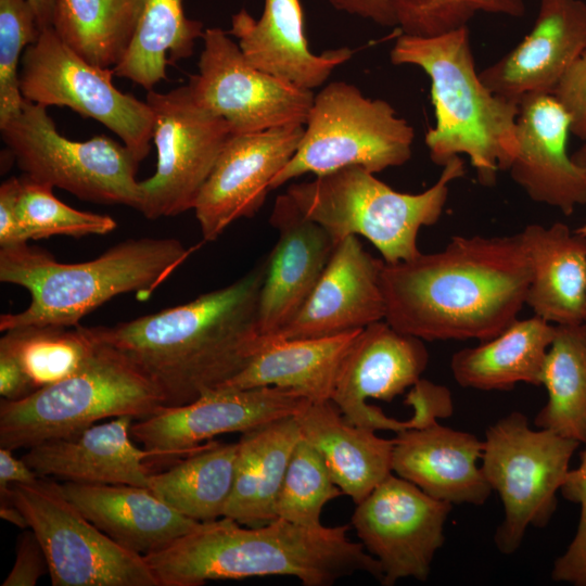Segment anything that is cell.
<instances>
[{
    "label": "cell",
    "mask_w": 586,
    "mask_h": 586,
    "mask_svg": "<svg viewBox=\"0 0 586 586\" xmlns=\"http://www.w3.org/2000/svg\"><path fill=\"white\" fill-rule=\"evenodd\" d=\"M451 506L393 474L356 505L352 525L365 549L381 564L382 585L392 586L406 577L428 579L445 540Z\"/></svg>",
    "instance_id": "obj_15"
},
{
    "label": "cell",
    "mask_w": 586,
    "mask_h": 586,
    "mask_svg": "<svg viewBox=\"0 0 586 586\" xmlns=\"http://www.w3.org/2000/svg\"><path fill=\"white\" fill-rule=\"evenodd\" d=\"M585 51L586 2L540 0L531 31L479 74L494 93L520 102L532 94H551Z\"/></svg>",
    "instance_id": "obj_21"
},
{
    "label": "cell",
    "mask_w": 586,
    "mask_h": 586,
    "mask_svg": "<svg viewBox=\"0 0 586 586\" xmlns=\"http://www.w3.org/2000/svg\"><path fill=\"white\" fill-rule=\"evenodd\" d=\"M270 224L278 241L267 256L257 322L263 337L275 336L301 309L335 246L331 235L307 218L286 194L277 196Z\"/></svg>",
    "instance_id": "obj_22"
},
{
    "label": "cell",
    "mask_w": 586,
    "mask_h": 586,
    "mask_svg": "<svg viewBox=\"0 0 586 586\" xmlns=\"http://www.w3.org/2000/svg\"><path fill=\"white\" fill-rule=\"evenodd\" d=\"M531 267L525 304L552 324L584 321L586 237L562 222L527 225L519 232Z\"/></svg>",
    "instance_id": "obj_27"
},
{
    "label": "cell",
    "mask_w": 586,
    "mask_h": 586,
    "mask_svg": "<svg viewBox=\"0 0 586 586\" xmlns=\"http://www.w3.org/2000/svg\"><path fill=\"white\" fill-rule=\"evenodd\" d=\"M113 68L95 66L46 28L22 56L20 88L25 100L66 106L117 135L138 163L151 150L153 114L146 101L113 85Z\"/></svg>",
    "instance_id": "obj_12"
},
{
    "label": "cell",
    "mask_w": 586,
    "mask_h": 586,
    "mask_svg": "<svg viewBox=\"0 0 586 586\" xmlns=\"http://www.w3.org/2000/svg\"><path fill=\"white\" fill-rule=\"evenodd\" d=\"M24 513L40 542L53 586H160L144 556L95 526L64 494L61 484L39 477L0 487Z\"/></svg>",
    "instance_id": "obj_11"
},
{
    "label": "cell",
    "mask_w": 586,
    "mask_h": 586,
    "mask_svg": "<svg viewBox=\"0 0 586 586\" xmlns=\"http://www.w3.org/2000/svg\"><path fill=\"white\" fill-rule=\"evenodd\" d=\"M146 0H59L52 28L87 62L114 68L126 54Z\"/></svg>",
    "instance_id": "obj_34"
},
{
    "label": "cell",
    "mask_w": 586,
    "mask_h": 586,
    "mask_svg": "<svg viewBox=\"0 0 586 586\" xmlns=\"http://www.w3.org/2000/svg\"><path fill=\"white\" fill-rule=\"evenodd\" d=\"M227 33L255 67L307 90L320 87L353 55L347 47L321 54L310 51L301 0H264L258 20L241 9L231 16Z\"/></svg>",
    "instance_id": "obj_24"
},
{
    "label": "cell",
    "mask_w": 586,
    "mask_h": 586,
    "mask_svg": "<svg viewBox=\"0 0 586 586\" xmlns=\"http://www.w3.org/2000/svg\"><path fill=\"white\" fill-rule=\"evenodd\" d=\"M309 403L295 391L275 386L215 390L187 405L164 407L153 416L133 421L130 431L152 458L190 455L217 435L242 434L294 417Z\"/></svg>",
    "instance_id": "obj_16"
},
{
    "label": "cell",
    "mask_w": 586,
    "mask_h": 586,
    "mask_svg": "<svg viewBox=\"0 0 586 586\" xmlns=\"http://www.w3.org/2000/svg\"><path fill=\"white\" fill-rule=\"evenodd\" d=\"M415 130L382 99H370L353 84L332 81L317 94L292 158L270 189L303 176L359 166L373 174L407 163Z\"/></svg>",
    "instance_id": "obj_8"
},
{
    "label": "cell",
    "mask_w": 586,
    "mask_h": 586,
    "mask_svg": "<svg viewBox=\"0 0 586 586\" xmlns=\"http://www.w3.org/2000/svg\"><path fill=\"white\" fill-rule=\"evenodd\" d=\"M301 438L295 416L242 433L238 442L233 487L224 517L251 527L277 519V498Z\"/></svg>",
    "instance_id": "obj_30"
},
{
    "label": "cell",
    "mask_w": 586,
    "mask_h": 586,
    "mask_svg": "<svg viewBox=\"0 0 586 586\" xmlns=\"http://www.w3.org/2000/svg\"><path fill=\"white\" fill-rule=\"evenodd\" d=\"M156 169L140 181L139 211L154 220L193 209L218 156L233 136L228 123L202 107L188 85L148 91Z\"/></svg>",
    "instance_id": "obj_13"
},
{
    "label": "cell",
    "mask_w": 586,
    "mask_h": 586,
    "mask_svg": "<svg viewBox=\"0 0 586 586\" xmlns=\"http://www.w3.org/2000/svg\"><path fill=\"white\" fill-rule=\"evenodd\" d=\"M349 525L304 526L277 518L257 527L230 518L201 522L164 548L145 555L160 586L208 581L293 576L304 586H331L355 573L382 581L383 571Z\"/></svg>",
    "instance_id": "obj_3"
},
{
    "label": "cell",
    "mask_w": 586,
    "mask_h": 586,
    "mask_svg": "<svg viewBox=\"0 0 586 586\" xmlns=\"http://www.w3.org/2000/svg\"><path fill=\"white\" fill-rule=\"evenodd\" d=\"M35 390L16 357L0 347V395L3 399L17 400Z\"/></svg>",
    "instance_id": "obj_45"
},
{
    "label": "cell",
    "mask_w": 586,
    "mask_h": 586,
    "mask_svg": "<svg viewBox=\"0 0 586 586\" xmlns=\"http://www.w3.org/2000/svg\"><path fill=\"white\" fill-rule=\"evenodd\" d=\"M530 280L520 233L456 235L442 251L384 262V320L423 341H486L519 318Z\"/></svg>",
    "instance_id": "obj_1"
},
{
    "label": "cell",
    "mask_w": 586,
    "mask_h": 586,
    "mask_svg": "<svg viewBox=\"0 0 586 586\" xmlns=\"http://www.w3.org/2000/svg\"><path fill=\"white\" fill-rule=\"evenodd\" d=\"M342 494L321 455L302 437L290 458L276 515L300 525L317 526L321 524L324 505Z\"/></svg>",
    "instance_id": "obj_38"
},
{
    "label": "cell",
    "mask_w": 586,
    "mask_h": 586,
    "mask_svg": "<svg viewBox=\"0 0 586 586\" xmlns=\"http://www.w3.org/2000/svg\"><path fill=\"white\" fill-rule=\"evenodd\" d=\"M573 162L584 171L586 175V141L578 148L573 154H571Z\"/></svg>",
    "instance_id": "obj_50"
},
{
    "label": "cell",
    "mask_w": 586,
    "mask_h": 586,
    "mask_svg": "<svg viewBox=\"0 0 586 586\" xmlns=\"http://www.w3.org/2000/svg\"><path fill=\"white\" fill-rule=\"evenodd\" d=\"M428 362L423 340L396 330L385 320L373 322L359 331L345 355L331 400L358 426L396 433L420 428L413 416L400 421L367 400H393L421 379Z\"/></svg>",
    "instance_id": "obj_17"
},
{
    "label": "cell",
    "mask_w": 586,
    "mask_h": 586,
    "mask_svg": "<svg viewBox=\"0 0 586 586\" xmlns=\"http://www.w3.org/2000/svg\"><path fill=\"white\" fill-rule=\"evenodd\" d=\"M135 419L122 416L78 434L28 448L22 457L39 477L64 482L148 487L152 456L132 442Z\"/></svg>",
    "instance_id": "obj_25"
},
{
    "label": "cell",
    "mask_w": 586,
    "mask_h": 586,
    "mask_svg": "<svg viewBox=\"0 0 586 586\" xmlns=\"http://www.w3.org/2000/svg\"><path fill=\"white\" fill-rule=\"evenodd\" d=\"M584 321H586V305H585V317H584Z\"/></svg>",
    "instance_id": "obj_52"
},
{
    "label": "cell",
    "mask_w": 586,
    "mask_h": 586,
    "mask_svg": "<svg viewBox=\"0 0 586 586\" xmlns=\"http://www.w3.org/2000/svg\"><path fill=\"white\" fill-rule=\"evenodd\" d=\"M238 449V442H209L170 469L151 473L148 488L192 520L220 519L232 492Z\"/></svg>",
    "instance_id": "obj_32"
},
{
    "label": "cell",
    "mask_w": 586,
    "mask_h": 586,
    "mask_svg": "<svg viewBox=\"0 0 586 586\" xmlns=\"http://www.w3.org/2000/svg\"><path fill=\"white\" fill-rule=\"evenodd\" d=\"M175 238L124 240L82 263H61L28 242L0 247V281L23 286L30 303L0 316V331L25 326H78L115 296L153 292L192 254Z\"/></svg>",
    "instance_id": "obj_4"
},
{
    "label": "cell",
    "mask_w": 586,
    "mask_h": 586,
    "mask_svg": "<svg viewBox=\"0 0 586 586\" xmlns=\"http://www.w3.org/2000/svg\"><path fill=\"white\" fill-rule=\"evenodd\" d=\"M0 517L21 530H27L29 527L21 509L9 500H0Z\"/></svg>",
    "instance_id": "obj_49"
},
{
    "label": "cell",
    "mask_w": 586,
    "mask_h": 586,
    "mask_svg": "<svg viewBox=\"0 0 586 586\" xmlns=\"http://www.w3.org/2000/svg\"><path fill=\"white\" fill-rule=\"evenodd\" d=\"M40 31L27 0H0V126L22 111L18 66Z\"/></svg>",
    "instance_id": "obj_40"
},
{
    "label": "cell",
    "mask_w": 586,
    "mask_h": 586,
    "mask_svg": "<svg viewBox=\"0 0 586 586\" xmlns=\"http://www.w3.org/2000/svg\"><path fill=\"white\" fill-rule=\"evenodd\" d=\"M12 451L0 447V487L15 483L30 484L36 482L39 479L36 472L23 458H15Z\"/></svg>",
    "instance_id": "obj_47"
},
{
    "label": "cell",
    "mask_w": 586,
    "mask_h": 586,
    "mask_svg": "<svg viewBox=\"0 0 586 586\" xmlns=\"http://www.w3.org/2000/svg\"><path fill=\"white\" fill-rule=\"evenodd\" d=\"M555 331L556 324L536 315L518 318L492 339L456 352L453 377L459 385L480 391H508L520 382L542 385Z\"/></svg>",
    "instance_id": "obj_31"
},
{
    "label": "cell",
    "mask_w": 586,
    "mask_h": 586,
    "mask_svg": "<svg viewBox=\"0 0 586 586\" xmlns=\"http://www.w3.org/2000/svg\"><path fill=\"white\" fill-rule=\"evenodd\" d=\"M94 340L93 354L74 374L21 399H1L0 447L30 448L74 436L102 419L141 420L165 407L146 377L117 351Z\"/></svg>",
    "instance_id": "obj_7"
},
{
    "label": "cell",
    "mask_w": 586,
    "mask_h": 586,
    "mask_svg": "<svg viewBox=\"0 0 586 586\" xmlns=\"http://www.w3.org/2000/svg\"><path fill=\"white\" fill-rule=\"evenodd\" d=\"M463 175L464 163L455 156L430 188L420 193H404L362 167L348 166L292 183L285 193L335 244L346 237L361 235L374 245L385 263L392 264L421 253L420 229L438 221L450 183Z\"/></svg>",
    "instance_id": "obj_6"
},
{
    "label": "cell",
    "mask_w": 586,
    "mask_h": 586,
    "mask_svg": "<svg viewBox=\"0 0 586 586\" xmlns=\"http://www.w3.org/2000/svg\"><path fill=\"white\" fill-rule=\"evenodd\" d=\"M570 119L552 94L519 102L517 151L508 167L527 196L566 216L586 204V175L568 153Z\"/></svg>",
    "instance_id": "obj_20"
},
{
    "label": "cell",
    "mask_w": 586,
    "mask_h": 586,
    "mask_svg": "<svg viewBox=\"0 0 586 586\" xmlns=\"http://www.w3.org/2000/svg\"><path fill=\"white\" fill-rule=\"evenodd\" d=\"M266 259L234 282L196 298L114 326L89 327L178 407L220 388L266 342L257 322Z\"/></svg>",
    "instance_id": "obj_2"
},
{
    "label": "cell",
    "mask_w": 586,
    "mask_h": 586,
    "mask_svg": "<svg viewBox=\"0 0 586 586\" xmlns=\"http://www.w3.org/2000/svg\"><path fill=\"white\" fill-rule=\"evenodd\" d=\"M198 74L187 84L194 100L224 118L233 135L307 122L315 93L251 64L219 27L205 28Z\"/></svg>",
    "instance_id": "obj_14"
},
{
    "label": "cell",
    "mask_w": 586,
    "mask_h": 586,
    "mask_svg": "<svg viewBox=\"0 0 586 586\" xmlns=\"http://www.w3.org/2000/svg\"><path fill=\"white\" fill-rule=\"evenodd\" d=\"M392 467L396 475L429 496L451 505H483L492 493L481 466L483 441L435 421L396 433Z\"/></svg>",
    "instance_id": "obj_23"
},
{
    "label": "cell",
    "mask_w": 586,
    "mask_h": 586,
    "mask_svg": "<svg viewBox=\"0 0 586 586\" xmlns=\"http://www.w3.org/2000/svg\"><path fill=\"white\" fill-rule=\"evenodd\" d=\"M61 487L95 526L142 556L164 548L201 523L181 514L145 486L63 482Z\"/></svg>",
    "instance_id": "obj_26"
},
{
    "label": "cell",
    "mask_w": 586,
    "mask_h": 586,
    "mask_svg": "<svg viewBox=\"0 0 586 586\" xmlns=\"http://www.w3.org/2000/svg\"><path fill=\"white\" fill-rule=\"evenodd\" d=\"M403 34L434 37L468 26L479 12L521 17L525 0H394Z\"/></svg>",
    "instance_id": "obj_39"
},
{
    "label": "cell",
    "mask_w": 586,
    "mask_h": 586,
    "mask_svg": "<svg viewBox=\"0 0 586 586\" xmlns=\"http://www.w3.org/2000/svg\"><path fill=\"white\" fill-rule=\"evenodd\" d=\"M295 418L302 437L321 455L334 483L355 505L392 474L394 438L348 422L332 400L309 403Z\"/></svg>",
    "instance_id": "obj_28"
},
{
    "label": "cell",
    "mask_w": 586,
    "mask_h": 586,
    "mask_svg": "<svg viewBox=\"0 0 586 586\" xmlns=\"http://www.w3.org/2000/svg\"><path fill=\"white\" fill-rule=\"evenodd\" d=\"M337 11L345 12L380 26L396 25L394 0H324Z\"/></svg>",
    "instance_id": "obj_46"
},
{
    "label": "cell",
    "mask_w": 586,
    "mask_h": 586,
    "mask_svg": "<svg viewBox=\"0 0 586 586\" xmlns=\"http://www.w3.org/2000/svg\"><path fill=\"white\" fill-rule=\"evenodd\" d=\"M359 331L311 339L266 337L252 361L218 390L275 386L295 391L311 403L331 400L343 359Z\"/></svg>",
    "instance_id": "obj_29"
},
{
    "label": "cell",
    "mask_w": 586,
    "mask_h": 586,
    "mask_svg": "<svg viewBox=\"0 0 586 586\" xmlns=\"http://www.w3.org/2000/svg\"><path fill=\"white\" fill-rule=\"evenodd\" d=\"M560 493L579 506V520L571 544L553 564L551 577L556 582L586 586V443L579 464L570 469Z\"/></svg>",
    "instance_id": "obj_41"
},
{
    "label": "cell",
    "mask_w": 586,
    "mask_h": 586,
    "mask_svg": "<svg viewBox=\"0 0 586 586\" xmlns=\"http://www.w3.org/2000/svg\"><path fill=\"white\" fill-rule=\"evenodd\" d=\"M20 177H10L0 186V247L26 243L16 216Z\"/></svg>",
    "instance_id": "obj_44"
},
{
    "label": "cell",
    "mask_w": 586,
    "mask_h": 586,
    "mask_svg": "<svg viewBox=\"0 0 586 586\" xmlns=\"http://www.w3.org/2000/svg\"><path fill=\"white\" fill-rule=\"evenodd\" d=\"M383 264L365 251L357 235L337 242L313 292L275 336H333L384 320Z\"/></svg>",
    "instance_id": "obj_19"
},
{
    "label": "cell",
    "mask_w": 586,
    "mask_h": 586,
    "mask_svg": "<svg viewBox=\"0 0 586 586\" xmlns=\"http://www.w3.org/2000/svg\"><path fill=\"white\" fill-rule=\"evenodd\" d=\"M577 233L586 237V222L575 230Z\"/></svg>",
    "instance_id": "obj_51"
},
{
    "label": "cell",
    "mask_w": 586,
    "mask_h": 586,
    "mask_svg": "<svg viewBox=\"0 0 586 586\" xmlns=\"http://www.w3.org/2000/svg\"><path fill=\"white\" fill-rule=\"evenodd\" d=\"M579 444L548 429H532L519 411L486 430L481 468L504 507V521L494 536L501 553H514L527 527L548 524Z\"/></svg>",
    "instance_id": "obj_9"
},
{
    "label": "cell",
    "mask_w": 586,
    "mask_h": 586,
    "mask_svg": "<svg viewBox=\"0 0 586 586\" xmlns=\"http://www.w3.org/2000/svg\"><path fill=\"white\" fill-rule=\"evenodd\" d=\"M48 107L25 100L0 126L1 139L23 175L76 198L138 209V161L124 143L106 136L74 141L62 136Z\"/></svg>",
    "instance_id": "obj_10"
},
{
    "label": "cell",
    "mask_w": 586,
    "mask_h": 586,
    "mask_svg": "<svg viewBox=\"0 0 586 586\" xmlns=\"http://www.w3.org/2000/svg\"><path fill=\"white\" fill-rule=\"evenodd\" d=\"M95 345L89 328L80 324L17 327L0 339V347L16 357L35 391L77 372Z\"/></svg>",
    "instance_id": "obj_36"
},
{
    "label": "cell",
    "mask_w": 586,
    "mask_h": 586,
    "mask_svg": "<svg viewBox=\"0 0 586 586\" xmlns=\"http://www.w3.org/2000/svg\"><path fill=\"white\" fill-rule=\"evenodd\" d=\"M201 21L189 18L181 0H146L132 41L114 75L146 91L167 78L166 65L192 55L203 37Z\"/></svg>",
    "instance_id": "obj_33"
},
{
    "label": "cell",
    "mask_w": 586,
    "mask_h": 586,
    "mask_svg": "<svg viewBox=\"0 0 586 586\" xmlns=\"http://www.w3.org/2000/svg\"><path fill=\"white\" fill-rule=\"evenodd\" d=\"M551 94L569 116L570 132L586 141V51L568 68Z\"/></svg>",
    "instance_id": "obj_42"
},
{
    "label": "cell",
    "mask_w": 586,
    "mask_h": 586,
    "mask_svg": "<svg viewBox=\"0 0 586 586\" xmlns=\"http://www.w3.org/2000/svg\"><path fill=\"white\" fill-rule=\"evenodd\" d=\"M542 385L547 391V403L536 415L535 425L585 444L586 321L556 326Z\"/></svg>",
    "instance_id": "obj_35"
},
{
    "label": "cell",
    "mask_w": 586,
    "mask_h": 586,
    "mask_svg": "<svg viewBox=\"0 0 586 586\" xmlns=\"http://www.w3.org/2000/svg\"><path fill=\"white\" fill-rule=\"evenodd\" d=\"M390 60L418 66L430 78L435 125L424 140L432 162L443 167L467 155L479 181L493 186L517 151L519 102L494 93L482 81L468 26L434 37L402 34Z\"/></svg>",
    "instance_id": "obj_5"
},
{
    "label": "cell",
    "mask_w": 586,
    "mask_h": 586,
    "mask_svg": "<svg viewBox=\"0 0 586 586\" xmlns=\"http://www.w3.org/2000/svg\"><path fill=\"white\" fill-rule=\"evenodd\" d=\"M49 573L44 550L35 533L24 531L16 547V558L2 586H34Z\"/></svg>",
    "instance_id": "obj_43"
},
{
    "label": "cell",
    "mask_w": 586,
    "mask_h": 586,
    "mask_svg": "<svg viewBox=\"0 0 586 586\" xmlns=\"http://www.w3.org/2000/svg\"><path fill=\"white\" fill-rule=\"evenodd\" d=\"M16 202V216L25 241L53 235L85 237L112 232L116 220L103 214L75 209L53 194V187L25 175Z\"/></svg>",
    "instance_id": "obj_37"
},
{
    "label": "cell",
    "mask_w": 586,
    "mask_h": 586,
    "mask_svg": "<svg viewBox=\"0 0 586 586\" xmlns=\"http://www.w3.org/2000/svg\"><path fill=\"white\" fill-rule=\"evenodd\" d=\"M35 12L40 30L51 28L59 0H27Z\"/></svg>",
    "instance_id": "obj_48"
},
{
    "label": "cell",
    "mask_w": 586,
    "mask_h": 586,
    "mask_svg": "<svg viewBox=\"0 0 586 586\" xmlns=\"http://www.w3.org/2000/svg\"><path fill=\"white\" fill-rule=\"evenodd\" d=\"M303 133L304 125H288L229 139L193 207L204 241L217 240L235 220L260 209Z\"/></svg>",
    "instance_id": "obj_18"
}]
</instances>
